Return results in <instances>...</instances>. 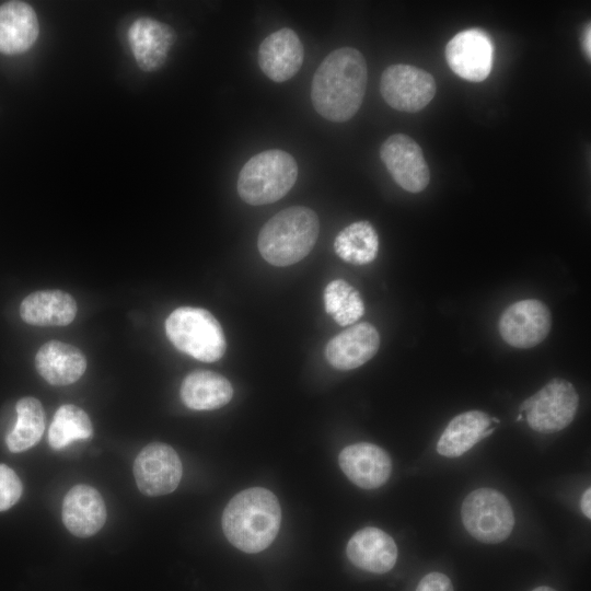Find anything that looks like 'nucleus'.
<instances>
[{
    "label": "nucleus",
    "mask_w": 591,
    "mask_h": 591,
    "mask_svg": "<svg viewBox=\"0 0 591 591\" xmlns=\"http://www.w3.org/2000/svg\"><path fill=\"white\" fill-rule=\"evenodd\" d=\"M367 79V62L359 50H333L313 76L311 100L315 111L334 123L349 120L362 104Z\"/></svg>",
    "instance_id": "obj_1"
},
{
    "label": "nucleus",
    "mask_w": 591,
    "mask_h": 591,
    "mask_svg": "<svg viewBox=\"0 0 591 591\" xmlns=\"http://www.w3.org/2000/svg\"><path fill=\"white\" fill-rule=\"evenodd\" d=\"M281 522L277 497L262 487L236 494L222 513V529L229 542L245 553H258L276 538Z\"/></svg>",
    "instance_id": "obj_2"
},
{
    "label": "nucleus",
    "mask_w": 591,
    "mask_h": 591,
    "mask_svg": "<svg viewBox=\"0 0 591 591\" xmlns=\"http://www.w3.org/2000/svg\"><path fill=\"white\" fill-rule=\"evenodd\" d=\"M320 232L317 215L292 206L271 217L260 229L257 246L269 264L285 267L300 262L315 245Z\"/></svg>",
    "instance_id": "obj_3"
},
{
    "label": "nucleus",
    "mask_w": 591,
    "mask_h": 591,
    "mask_svg": "<svg viewBox=\"0 0 591 591\" xmlns=\"http://www.w3.org/2000/svg\"><path fill=\"white\" fill-rule=\"evenodd\" d=\"M298 165L282 150L271 149L252 157L241 169L237 193L252 206L273 204L282 198L296 184Z\"/></svg>",
    "instance_id": "obj_4"
},
{
    "label": "nucleus",
    "mask_w": 591,
    "mask_h": 591,
    "mask_svg": "<svg viewBox=\"0 0 591 591\" xmlns=\"http://www.w3.org/2000/svg\"><path fill=\"white\" fill-rule=\"evenodd\" d=\"M165 333L178 350L204 362L219 360L227 349L220 323L201 308L174 310L165 321Z\"/></svg>",
    "instance_id": "obj_5"
},
{
    "label": "nucleus",
    "mask_w": 591,
    "mask_h": 591,
    "mask_svg": "<svg viewBox=\"0 0 591 591\" xmlns=\"http://www.w3.org/2000/svg\"><path fill=\"white\" fill-rule=\"evenodd\" d=\"M461 515L466 531L483 543L505 541L514 526V514L508 499L493 488L470 493L462 503Z\"/></svg>",
    "instance_id": "obj_6"
},
{
    "label": "nucleus",
    "mask_w": 591,
    "mask_h": 591,
    "mask_svg": "<svg viewBox=\"0 0 591 591\" xmlns=\"http://www.w3.org/2000/svg\"><path fill=\"white\" fill-rule=\"evenodd\" d=\"M578 405L579 396L573 385L556 378L521 404L518 420L524 418L537 432H557L573 420Z\"/></svg>",
    "instance_id": "obj_7"
},
{
    "label": "nucleus",
    "mask_w": 591,
    "mask_h": 591,
    "mask_svg": "<svg viewBox=\"0 0 591 591\" xmlns=\"http://www.w3.org/2000/svg\"><path fill=\"white\" fill-rule=\"evenodd\" d=\"M436 91L433 77L410 65L397 63L387 67L380 81L383 100L401 112H419L430 103Z\"/></svg>",
    "instance_id": "obj_8"
},
{
    "label": "nucleus",
    "mask_w": 591,
    "mask_h": 591,
    "mask_svg": "<svg viewBox=\"0 0 591 591\" xmlns=\"http://www.w3.org/2000/svg\"><path fill=\"white\" fill-rule=\"evenodd\" d=\"M182 471V462L175 450L161 442L146 445L134 463L137 486L148 496L174 491L181 482Z\"/></svg>",
    "instance_id": "obj_9"
},
{
    "label": "nucleus",
    "mask_w": 591,
    "mask_h": 591,
    "mask_svg": "<svg viewBox=\"0 0 591 591\" xmlns=\"http://www.w3.org/2000/svg\"><path fill=\"white\" fill-rule=\"evenodd\" d=\"M380 157L395 183L409 193L424 190L430 172L420 146L409 136H390L380 149Z\"/></svg>",
    "instance_id": "obj_10"
},
{
    "label": "nucleus",
    "mask_w": 591,
    "mask_h": 591,
    "mask_svg": "<svg viewBox=\"0 0 591 591\" xmlns=\"http://www.w3.org/2000/svg\"><path fill=\"white\" fill-rule=\"evenodd\" d=\"M552 318L545 303L526 299L512 303L500 315L498 328L502 339L515 348H531L548 335Z\"/></svg>",
    "instance_id": "obj_11"
},
{
    "label": "nucleus",
    "mask_w": 591,
    "mask_h": 591,
    "mask_svg": "<svg viewBox=\"0 0 591 591\" xmlns=\"http://www.w3.org/2000/svg\"><path fill=\"white\" fill-rule=\"evenodd\" d=\"M445 60L459 77L471 82H482L491 71V40L483 30L462 31L447 44Z\"/></svg>",
    "instance_id": "obj_12"
},
{
    "label": "nucleus",
    "mask_w": 591,
    "mask_h": 591,
    "mask_svg": "<svg viewBox=\"0 0 591 591\" xmlns=\"http://www.w3.org/2000/svg\"><path fill=\"white\" fill-rule=\"evenodd\" d=\"M127 37L138 67L146 72L157 71L165 63L176 38L170 25L147 16L134 21Z\"/></svg>",
    "instance_id": "obj_13"
},
{
    "label": "nucleus",
    "mask_w": 591,
    "mask_h": 591,
    "mask_svg": "<svg viewBox=\"0 0 591 591\" xmlns=\"http://www.w3.org/2000/svg\"><path fill=\"white\" fill-rule=\"evenodd\" d=\"M303 45L297 33L288 27L268 35L258 48V65L277 83L291 79L302 67Z\"/></svg>",
    "instance_id": "obj_14"
},
{
    "label": "nucleus",
    "mask_w": 591,
    "mask_h": 591,
    "mask_svg": "<svg viewBox=\"0 0 591 591\" xmlns=\"http://www.w3.org/2000/svg\"><path fill=\"white\" fill-rule=\"evenodd\" d=\"M338 461L345 475L364 489L381 487L392 473V460L387 452L368 442L347 445L339 453Z\"/></svg>",
    "instance_id": "obj_15"
},
{
    "label": "nucleus",
    "mask_w": 591,
    "mask_h": 591,
    "mask_svg": "<svg viewBox=\"0 0 591 591\" xmlns=\"http://www.w3.org/2000/svg\"><path fill=\"white\" fill-rule=\"evenodd\" d=\"M379 346L376 328L362 322L333 337L326 345L325 357L335 369L351 370L369 361L379 350Z\"/></svg>",
    "instance_id": "obj_16"
},
{
    "label": "nucleus",
    "mask_w": 591,
    "mask_h": 591,
    "mask_svg": "<svg viewBox=\"0 0 591 591\" xmlns=\"http://www.w3.org/2000/svg\"><path fill=\"white\" fill-rule=\"evenodd\" d=\"M106 520V508L100 493L79 484L72 487L62 502V522L78 537H89L99 532Z\"/></svg>",
    "instance_id": "obj_17"
},
{
    "label": "nucleus",
    "mask_w": 591,
    "mask_h": 591,
    "mask_svg": "<svg viewBox=\"0 0 591 591\" xmlns=\"http://www.w3.org/2000/svg\"><path fill=\"white\" fill-rule=\"evenodd\" d=\"M347 556L358 568L373 573L390 571L397 559L394 540L384 531L367 526L356 532L347 544Z\"/></svg>",
    "instance_id": "obj_18"
},
{
    "label": "nucleus",
    "mask_w": 591,
    "mask_h": 591,
    "mask_svg": "<svg viewBox=\"0 0 591 591\" xmlns=\"http://www.w3.org/2000/svg\"><path fill=\"white\" fill-rule=\"evenodd\" d=\"M39 34L34 9L23 1L0 5V53L19 55L28 50Z\"/></svg>",
    "instance_id": "obj_19"
},
{
    "label": "nucleus",
    "mask_w": 591,
    "mask_h": 591,
    "mask_svg": "<svg viewBox=\"0 0 591 591\" xmlns=\"http://www.w3.org/2000/svg\"><path fill=\"white\" fill-rule=\"evenodd\" d=\"M35 366L48 383L68 385L82 376L86 369V360L77 347L59 340H49L38 349Z\"/></svg>",
    "instance_id": "obj_20"
},
{
    "label": "nucleus",
    "mask_w": 591,
    "mask_h": 591,
    "mask_svg": "<svg viewBox=\"0 0 591 591\" xmlns=\"http://www.w3.org/2000/svg\"><path fill=\"white\" fill-rule=\"evenodd\" d=\"M493 422H498L482 410H468L455 416L445 427L437 443V451L447 457H457L490 434Z\"/></svg>",
    "instance_id": "obj_21"
},
{
    "label": "nucleus",
    "mask_w": 591,
    "mask_h": 591,
    "mask_svg": "<svg viewBox=\"0 0 591 591\" xmlns=\"http://www.w3.org/2000/svg\"><path fill=\"white\" fill-rule=\"evenodd\" d=\"M22 320L35 326H66L77 315V303L61 290H40L25 297L20 306Z\"/></svg>",
    "instance_id": "obj_22"
},
{
    "label": "nucleus",
    "mask_w": 591,
    "mask_h": 591,
    "mask_svg": "<svg viewBox=\"0 0 591 591\" xmlns=\"http://www.w3.org/2000/svg\"><path fill=\"white\" fill-rule=\"evenodd\" d=\"M233 396V389L223 375L197 370L184 379L181 386L183 403L194 410H211L227 405Z\"/></svg>",
    "instance_id": "obj_23"
},
{
    "label": "nucleus",
    "mask_w": 591,
    "mask_h": 591,
    "mask_svg": "<svg viewBox=\"0 0 591 591\" xmlns=\"http://www.w3.org/2000/svg\"><path fill=\"white\" fill-rule=\"evenodd\" d=\"M334 250L343 260L349 264H369L378 255V233L369 221L354 222L336 235Z\"/></svg>",
    "instance_id": "obj_24"
},
{
    "label": "nucleus",
    "mask_w": 591,
    "mask_h": 591,
    "mask_svg": "<svg viewBox=\"0 0 591 591\" xmlns=\"http://www.w3.org/2000/svg\"><path fill=\"white\" fill-rule=\"evenodd\" d=\"M16 422L7 436L11 452H23L35 445L45 429V414L40 402L35 397H23L15 406Z\"/></svg>",
    "instance_id": "obj_25"
},
{
    "label": "nucleus",
    "mask_w": 591,
    "mask_h": 591,
    "mask_svg": "<svg viewBox=\"0 0 591 591\" xmlns=\"http://www.w3.org/2000/svg\"><path fill=\"white\" fill-rule=\"evenodd\" d=\"M92 424L84 410L72 404L61 405L55 413L48 430V443L61 450L76 440L92 436Z\"/></svg>",
    "instance_id": "obj_26"
},
{
    "label": "nucleus",
    "mask_w": 591,
    "mask_h": 591,
    "mask_svg": "<svg viewBox=\"0 0 591 591\" xmlns=\"http://www.w3.org/2000/svg\"><path fill=\"white\" fill-rule=\"evenodd\" d=\"M324 306L338 325L348 326L364 313V304L358 290L343 279L331 281L324 290Z\"/></svg>",
    "instance_id": "obj_27"
},
{
    "label": "nucleus",
    "mask_w": 591,
    "mask_h": 591,
    "mask_svg": "<svg viewBox=\"0 0 591 591\" xmlns=\"http://www.w3.org/2000/svg\"><path fill=\"white\" fill-rule=\"evenodd\" d=\"M22 490V483L16 473L9 466L0 464V511L14 506Z\"/></svg>",
    "instance_id": "obj_28"
},
{
    "label": "nucleus",
    "mask_w": 591,
    "mask_h": 591,
    "mask_svg": "<svg viewBox=\"0 0 591 591\" xmlns=\"http://www.w3.org/2000/svg\"><path fill=\"white\" fill-rule=\"evenodd\" d=\"M416 591H454L451 580L441 572L427 573L418 582Z\"/></svg>",
    "instance_id": "obj_29"
},
{
    "label": "nucleus",
    "mask_w": 591,
    "mask_h": 591,
    "mask_svg": "<svg viewBox=\"0 0 591 591\" xmlns=\"http://www.w3.org/2000/svg\"><path fill=\"white\" fill-rule=\"evenodd\" d=\"M591 489L587 488L581 497L580 506L583 514L590 519L591 518Z\"/></svg>",
    "instance_id": "obj_30"
},
{
    "label": "nucleus",
    "mask_w": 591,
    "mask_h": 591,
    "mask_svg": "<svg viewBox=\"0 0 591 591\" xmlns=\"http://www.w3.org/2000/svg\"><path fill=\"white\" fill-rule=\"evenodd\" d=\"M582 47L586 55V58L590 60L591 56V28L590 23L586 26V30L583 32V38H582Z\"/></svg>",
    "instance_id": "obj_31"
},
{
    "label": "nucleus",
    "mask_w": 591,
    "mask_h": 591,
    "mask_svg": "<svg viewBox=\"0 0 591 591\" xmlns=\"http://www.w3.org/2000/svg\"><path fill=\"white\" fill-rule=\"evenodd\" d=\"M532 591H556V590L547 586H541V587L535 588Z\"/></svg>",
    "instance_id": "obj_32"
}]
</instances>
